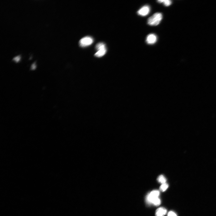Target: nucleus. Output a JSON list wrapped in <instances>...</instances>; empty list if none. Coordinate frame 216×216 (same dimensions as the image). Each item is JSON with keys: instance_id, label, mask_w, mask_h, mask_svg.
Returning a JSON list of instances; mask_svg holds the SVG:
<instances>
[{"instance_id": "f257e3e1", "label": "nucleus", "mask_w": 216, "mask_h": 216, "mask_svg": "<svg viewBox=\"0 0 216 216\" xmlns=\"http://www.w3.org/2000/svg\"><path fill=\"white\" fill-rule=\"evenodd\" d=\"M163 15L160 13H156L148 19V24L151 26H156L160 23L163 19Z\"/></svg>"}, {"instance_id": "f03ea898", "label": "nucleus", "mask_w": 216, "mask_h": 216, "mask_svg": "<svg viewBox=\"0 0 216 216\" xmlns=\"http://www.w3.org/2000/svg\"><path fill=\"white\" fill-rule=\"evenodd\" d=\"M96 49L98 51L95 54L96 57L100 58L104 56L106 53L107 50L106 45L103 43L100 42L97 44Z\"/></svg>"}, {"instance_id": "7ed1b4c3", "label": "nucleus", "mask_w": 216, "mask_h": 216, "mask_svg": "<svg viewBox=\"0 0 216 216\" xmlns=\"http://www.w3.org/2000/svg\"><path fill=\"white\" fill-rule=\"evenodd\" d=\"M160 194L159 192L157 190L152 191L149 193L147 196L146 201L147 203L152 204V202L156 198H158Z\"/></svg>"}, {"instance_id": "20e7f679", "label": "nucleus", "mask_w": 216, "mask_h": 216, "mask_svg": "<svg viewBox=\"0 0 216 216\" xmlns=\"http://www.w3.org/2000/svg\"><path fill=\"white\" fill-rule=\"evenodd\" d=\"M93 42V39L90 36L83 37L79 41L80 45L81 47H85L91 45Z\"/></svg>"}, {"instance_id": "39448f33", "label": "nucleus", "mask_w": 216, "mask_h": 216, "mask_svg": "<svg viewBox=\"0 0 216 216\" xmlns=\"http://www.w3.org/2000/svg\"><path fill=\"white\" fill-rule=\"evenodd\" d=\"M150 8L149 6H145L141 8L137 12L138 14L142 16H145L149 13Z\"/></svg>"}, {"instance_id": "423d86ee", "label": "nucleus", "mask_w": 216, "mask_h": 216, "mask_svg": "<svg viewBox=\"0 0 216 216\" xmlns=\"http://www.w3.org/2000/svg\"><path fill=\"white\" fill-rule=\"evenodd\" d=\"M157 40V36L153 34H149L147 37L146 42L149 44H153L156 42Z\"/></svg>"}, {"instance_id": "0eeeda50", "label": "nucleus", "mask_w": 216, "mask_h": 216, "mask_svg": "<svg viewBox=\"0 0 216 216\" xmlns=\"http://www.w3.org/2000/svg\"><path fill=\"white\" fill-rule=\"evenodd\" d=\"M167 212V210L164 208H160L158 209L156 213V216H163L165 215Z\"/></svg>"}, {"instance_id": "6e6552de", "label": "nucleus", "mask_w": 216, "mask_h": 216, "mask_svg": "<svg viewBox=\"0 0 216 216\" xmlns=\"http://www.w3.org/2000/svg\"><path fill=\"white\" fill-rule=\"evenodd\" d=\"M157 2L160 3H163L166 6H170L172 4V2L170 0H159Z\"/></svg>"}, {"instance_id": "1a4fd4ad", "label": "nucleus", "mask_w": 216, "mask_h": 216, "mask_svg": "<svg viewBox=\"0 0 216 216\" xmlns=\"http://www.w3.org/2000/svg\"><path fill=\"white\" fill-rule=\"evenodd\" d=\"M158 181L162 184L166 183V179L165 177L163 175L159 176L157 178Z\"/></svg>"}, {"instance_id": "9d476101", "label": "nucleus", "mask_w": 216, "mask_h": 216, "mask_svg": "<svg viewBox=\"0 0 216 216\" xmlns=\"http://www.w3.org/2000/svg\"><path fill=\"white\" fill-rule=\"evenodd\" d=\"M168 185L165 183L162 184V185L160 187V190L162 192H165L168 188Z\"/></svg>"}, {"instance_id": "9b49d317", "label": "nucleus", "mask_w": 216, "mask_h": 216, "mask_svg": "<svg viewBox=\"0 0 216 216\" xmlns=\"http://www.w3.org/2000/svg\"><path fill=\"white\" fill-rule=\"evenodd\" d=\"M161 203V201L160 199L158 198L152 202V204H153L155 206H158L160 205Z\"/></svg>"}, {"instance_id": "f8f14e48", "label": "nucleus", "mask_w": 216, "mask_h": 216, "mask_svg": "<svg viewBox=\"0 0 216 216\" xmlns=\"http://www.w3.org/2000/svg\"><path fill=\"white\" fill-rule=\"evenodd\" d=\"M21 59V55H18L16 57H14L13 60V61H15L16 63H17L20 60V59Z\"/></svg>"}, {"instance_id": "ddd939ff", "label": "nucleus", "mask_w": 216, "mask_h": 216, "mask_svg": "<svg viewBox=\"0 0 216 216\" xmlns=\"http://www.w3.org/2000/svg\"><path fill=\"white\" fill-rule=\"evenodd\" d=\"M167 216H177V215L174 212L171 211L168 213Z\"/></svg>"}, {"instance_id": "4468645a", "label": "nucleus", "mask_w": 216, "mask_h": 216, "mask_svg": "<svg viewBox=\"0 0 216 216\" xmlns=\"http://www.w3.org/2000/svg\"><path fill=\"white\" fill-rule=\"evenodd\" d=\"M36 61H35L31 65V70H35L36 68L35 65Z\"/></svg>"}]
</instances>
